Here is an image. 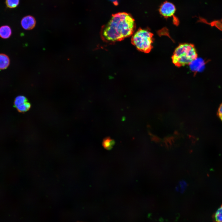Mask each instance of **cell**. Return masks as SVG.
<instances>
[{
    "label": "cell",
    "mask_w": 222,
    "mask_h": 222,
    "mask_svg": "<svg viewBox=\"0 0 222 222\" xmlns=\"http://www.w3.org/2000/svg\"><path fill=\"white\" fill-rule=\"evenodd\" d=\"M187 184L184 181H181L179 183V185L176 187V190L180 192H183L186 189Z\"/></svg>",
    "instance_id": "12"
},
{
    "label": "cell",
    "mask_w": 222,
    "mask_h": 222,
    "mask_svg": "<svg viewBox=\"0 0 222 222\" xmlns=\"http://www.w3.org/2000/svg\"><path fill=\"white\" fill-rule=\"evenodd\" d=\"M217 115L220 118L222 121V103L220 105L218 108L217 112Z\"/></svg>",
    "instance_id": "13"
},
{
    "label": "cell",
    "mask_w": 222,
    "mask_h": 222,
    "mask_svg": "<svg viewBox=\"0 0 222 222\" xmlns=\"http://www.w3.org/2000/svg\"><path fill=\"white\" fill-rule=\"evenodd\" d=\"M176 10L175 6L172 3L167 1L164 2L159 9L160 14L166 18L173 16Z\"/></svg>",
    "instance_id": "4"
},
{
    "label": "cell",
    "mask_w": 222,
    "mask_h": 222,
    "mask_svg": "<svg viewBox=\"0 0 222 222\" xmlns=\"http://www.w3.org/2000/svg\"><path fill=\"white\" fill-rule=\"evenodd\" d=\"M21 24L22 27L25 30L33 29L36 24V21L34 17L27 15L24 17L21 20Z\"/></svg>",
    "instance_id": "6"
},
{
    "label": "cell",
    "mask_w": 222,
    "mask_h": 222,
    "mask_svg": "<svg viewBox=\"0 0 222 222\" xmlns=\"http://www.w3.org/2000/svg\"><path fill=\"white\" fill-rule=\"evenodd\" d=\"M153 34L148 30L139 28L132 35L131 42L139 51L149 53L153 48Z\"/></svg>",
    "instance_id": "3"
},
{
    "label": "cell",
    "mask_w": 222,
    "mask_h": 222,
    "mask_svg": "<svg viewBox=\"0 0 222 222\" xmlns=\"http://www.w3.org/2000/svg\"><path fill=\"white\" fill-rule=\"evenodd\" d=\"M115 144L113 140L109 137L105 138L102 142V145L104 148L107 150H110L113 147Z\"/></svg>",
    "instance_id": "9"
},
{
    "label": "cell",
    "mask_w": 222,
    "mask_h": 222,
    "mask_svg": "<svg viewBox=\"0 0 222 222\" xmlns=\"http://www.w3.org/2000/svg\"><path fill=\"white\" fill-rule=\"evenodd\" d=\"M198 54L194 45L191 43L179 44L171 57L173 63L177 67L189 65L196 59Z\"/></svg>",
    "instance_id": "2"
},
{
    "label": "cell",
    "mask_w": 222,
    "mask_h": 222,
    "mask_svg": "<svg viewBox=\"0 0 222 222\" xmlns=\"http://www.w3.org/2000/svg\"><path fill=\"white\" fill-rule=\"evenodd\" d=\"M12 31L10 27L4 25L0 27V37L4 39L9 38L11 35Z\"/></svg>",
    "instance_id": "8"
},
{
    "label": "cell",
    "mask_w": 222,
    "mask_h": 222,
    "mask_svg": "<svg viewBox=\"0 0 222 222\" xmlns=\"http://www.w3.org/2000/svg\"><path fill=\"white\" fill-rule=\"evenodd\" d=\"M213 219L214 222H222V205L213 214Z\"/></svg>",
    "instance_id": "10"
},
{
    "label": "cell",
    "mask_w": 222,
    "mask_h": 222,
    "mask_svg": "<svg viewBox=\"0 0 222 222\" xmlns=\"http://www.w3.org/2000/svg\"><path fill=\"white\" fill-rule=\"evenodd\" d=\"M14 104L15 107L21 112L27 111L30 107V104L27 102L26 97L23 96L17 97L15 99Z\"/></svg>",
    "instance_id": "5"
},
{
    "label": "cell",
    "mask_w": 222,
    "mask_h": 222,
    "mask_svg": "<svg viewBox=\"0 0 222 222\" xmlns=\"http://www.w3.org/2000/svg\"><path fill=\"white\" fill-rule=\"evenodd\" d=\"M10 60L6 55L0 54V70L6 69L9 66Z\"/></svg>",
    "instance_id": "7"
},
{
    "label": "cell",
    "mask_w": 222,
    "mask_h": 222,
    "mask_svg": "<svg viewBox=\"0 0 222 222\" xmlns=\"http://www.w3.org/2000/svg\"><path fill=\"white\" fill-rule=\"evenodd\" d=\"M112 0L114 2V0Z\"/></svg>",
    "instance_id": "14"
},
{
    "label": "cell",
    "mask_w": 222,
    "mask_h": 222,
    "mask_svg": "<svg viewBox=\"0 0 222 222\" xmlns=\"http://www.w3.org/2000/svg\"><path fill=\"white\" fill-rule=\"evenodd\" d=\"M135 28V21L131 15L126 12H118L113 14L102 27L101 37L107 42L121 41L132 35Z\"/></svg>",
    "instance_id": "1"
},
{
    "label": "cell",
    "mask_w": 222,
    "mask_h": 222,
    "mask_svg": "<svg viewBox=\"0 0 222 222\" xmlns=\"http://www.w3.org/2000/svg\"><path fill=\"white\" fill-rule=\"evenodd\" d=\"M7 6L10 8H14L17 6L19 3V0H6Z\"/></svg>",
    "instance_id": "11"
}]
</instances>
